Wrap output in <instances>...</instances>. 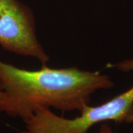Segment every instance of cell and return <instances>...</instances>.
<instances>
[{"label":"cell","mask_w":133,"mask_h":133,"mask_svg":"<svg viewBox=\"0 0 133 133\" xmlns=\"http://www.w3.org/2000/svg\"><path fill=\"white\" fill-rule=\"evenodd\" d=\"M0 45L10 52L35 58L42 65L50 59L37 38L33 11L19 0H0Z\"/></svg>","instance_id":"cell-3"},{"label":"cell","mask_w":133,"mask_h":133,"mask_svg":"<svg viewBox=\"0 0 133 133\" xmlns=\"http://www.w3.org/2000/svg\"><path fill=\"white\" fill-rule=\"evenodd\" d=\"M5 109V94L0 90V112H4Z\"/></svg>","instance_id":"cell-5"},{"label":"cell","mask_w":133,"mask_h":133,"mask_svg":"<svg viewBox=\"0 0 133 133\" xmlns=\"http://www.w3.org/2000/svg\"><path fill=\"white\" fill-rule=\"evenodd\" d=\"M116 67L124 72L133 70V58L120 62ZM106 121L133 123V85L102 104L87 105L74 118L58 116L50 109H38L25 121L22 133H87L95 124Z\"/></svg>","instance_id":"cell-2"},{"label":"cell","mask_w":133,"mask_h":133,"mask_svg":"<svg viewBox=\"0 0 133 133\" xmlns=\"http://www.w3.org/2000/svg\"><path fill=\"white\" fill-rule=\"evenodd\" d=\"M99 133H115L112 128L107 124H104L101 125L100 128Z\"/></svg>","instance_id":"cell-4"},{"label":"cell","mask_w":133,"mask_h":133,"mask_svg":"<svg viewBox=\"0 0 133 133\" xmlns=\"http://www.w3.org/2000/svg\"><path fill=\"white\" fill-rule=\"evenodd\" d=\"M107 75L76 66L38 70L19 68L0 61V90L5 94L4 112L28 120L38 109L81 112L96 91L112 87Z\"/></svg>","instance_id":"cell-1"}]
</instances>
